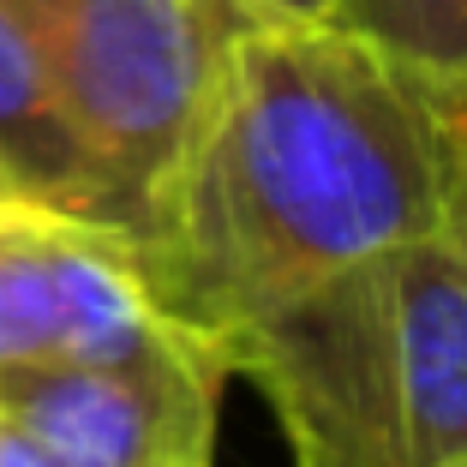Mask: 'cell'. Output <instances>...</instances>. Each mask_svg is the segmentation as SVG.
Wrapping results in <instances>:
<instances>
[{
    "mask_svg": "<svg viewBox=\"0 0 467 467\" xmlns=\"http://www.w3.org/2000/svg\"><path fill=\"white\" fill-rule=\"evenodd\" d=\"M455 126L348 25L228 0L198 120L132 228L156 312L228 366L240 336L443 234Z\"/></svg>",
    "mask_w": 467,
    "mask_h": 467,
    "instance_id": "1",
    "label": "cell"
},
{
    "mask_svg": "<svg viewBox=\"0 0 467 467\" xmlns=\"http://www.w3.org/2000/svg\"><path fill=\"white\" fill-rule=\"evenodd\" d=\"M126 234L198 120L228 0H0Z\"/></svg>",
    "mask_w": 467,
    "mask_h": 467,
    "instance_id": "2",
    "label": "cell"
},
{
    "mask_svg": "<svg viewBox=\"0 0 467 467\" xmlns=\"http://www.w3.org/2000/svg\"><path fill=\"white\" fill-rule=\"evenodd\" d=\"M210 354L156 312L132 234L0 192V366L97 359L144 366Z\"/></svg>",
    "mask_w": 467,
    "mask_h": 467,
    "instance_id": "3",
    "label": "cell"
},
{
    "mask_svg": "<svg viewBox=\"0 0 467 467\" xmlns=\"http://www.w3.org/2000/svg\"><path fill=\"white\" fill-rule=\"evenodd\" d=\"M228 366L174 354L144 366L18 359L0 366V420L55 467H192L216 450V401Z\"/></svg>",
    "mask_w": 467,
    "mask_h": 467,
    "instance_id": "4",
    "label": "cell"
},
{
    "mask_svg": "<svg viewBox=\"0 0 467 467\" xmlns=\"http://www.w3.org/2000/svg\"><path fill=\"white\" fill-rule=\"evenodd\" d=\"M228 378H252L282 420L294 467H401L366 336L359 275L228 348Z\"/></svg>",
    "mask_w": 467,
    "mask_h": 467,
    "instance_id": "5",
    "label": "cell"
},
{
    "mask_svg": "<svg viewBox=\"0 0 467 467\" xmlns=\"http://www.w3.org/2000/svg\"><path fill=\"white\" fill-rule=\"evenodd\" d=\"M401 467H467V264L431 234L359 275Z\"/></svg>",
    "mask_w": 467,
    "mask_h": 467,
    "instance_id": "6",
    "label": "cell"
},
{
    "mask_svg": "<svg viewBox=\"0 0 467 467\" xmlns=\"http://www.w3.org/2000/svg\"><path fill=\"white\" fill-rule=\"evenodd\" d=\"M0 192L120 228L97 168L78 150L72 126L60 120L48 78L30 55L25 30L6 18V6H0Z\"/></svg>",
    "mask_w": 467,
    "mask_h": 467,
    "instance_id": "7",
    "label": "cell"
},
{
    "mask_svg": "<svg viewBox=\"0 0 467 467\" xmlns=\"http://www.w3.org/2000/svg\"><path fill=\"white\" fill-rule=\"evenodd\" d=\"M330 25L378 42L443 120L467 126V0H342Z\"/></svg>",
    "mask_w": 467,
    "mask_h": 467,
    "instance_id": "8",
    "label": "cell"
},
{
    "mask_svg": "<svg viewBox=\"0 0 467 467\" xmlns=\"http://www.w3.org/2000/svg\"><path fill=\"white\" fill-rule=\"evenodd\" d=\"M443 240L467 264V126H455V156H450V204H443Z\"/></svg>",
    "mask_w": 467,
    "mask_h": 467,
    "instance_id": "9",
    "label": "cell"
},
{
    "mask_svg": "<svg viewBox=\"0 0 467 467\" xmlns=\"http://www.w3.org/2000/svg\"><path fill=\"white\" fill-rule=\"evenodd\" d=\"M252 18H275V25H330L342 0H234Z\"/></svg>",
    "mask_w": 467,
    "mask_h": 467,
    "instance_id": "10",
    "label": "cell"
},
{
    "mask_svg": "<svg viewBox=\"0 0 467 467\" xmlns=\"http://www.w3.org/2000/svg\"><path fill=\"white\" fill-rule=\"evenodd\" d=\"M0 467H55V462H48V455H42L18 426H6V420H0Z\"/></svg>",
    "mask_w": 467,
    "mask_h": 467,
    "instance_id": "11",
    "label": "cell"
},
{
    "mask_svg": "<svg viewBox=\"0 0 467 467\" xmlns=\"http://www.w3.org/2000/svg\"><path fill=\"white\" fill-rule=\"evenodd\" d=\"M192 467H210V462H192Z\"/></svg>",
    "mask_w": 467,
    "mask_h": 467,
    "instance_id": "12",
    "label": "cell"
}]
</instances>
